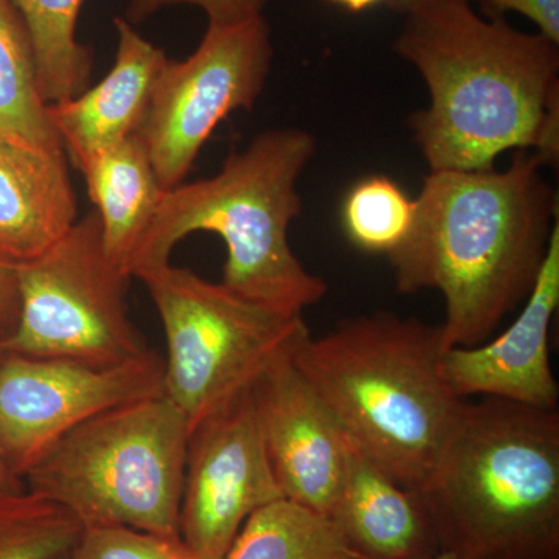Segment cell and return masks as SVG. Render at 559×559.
I'll list each match as a JSON object with an SVG mask.
<instances>
[{
	"instance_id": "cell-1",
	"label": "cell",
	"mask_w": 559,
	"mask_h": 559,
	"mask_svg": "<svg viewBox=\"0 0 559 559\" xmlns=\"http://www.w3.org/2000/svg\"><path fill=\"white\" fill-rule=\"evenodd\" d=\"M393 50L414 66L428 108L409 127L429 171L489 170L507 151L559 154V46L481 17L465 0L404 13Z\"/></svg>"
},
{
	"instance_id": "cell-2",
	"label": "cell",
	"mask_w": 559,
	"mask_h": 559,
	"mask_svg": "<svg viewBox=\"0 0 559 559\" xmlns=\"http://www.w3.org/2000/svg\"><path fill=\"white\" fill-rule=\"evenodd\" d=\"M543 160L518 151L506 170L429 171L414 226L389 257L401 294H443L444 347H474L524 304L558 221Z\"/></svg>"
},
{
	"instance_id": "cell-3",
	"label": "cell",
	"mask_w": 559,
	"mask_h": 559,
	"mask_svg": "<svg viewBox=\"0 0 559 559\" xmlns=\"http://www.w3.org/2000/svg\"><path fill=\"white\" fill-rule=\"evenodd\" d=\"M415 492L452 557L559 559V412L463 401Z\"/></svg>"
},
{
	"instance_id": "cell-4",
	"label": "cell",
	"mask_w": 559,
	"mask_h": 559,
	"mask_svg": "<svg viewBox=\"0 0 559 559\" xmlns=\"http://www.w3.org/2000/svg\"><path fill=\"white\" fill-rule=\"evenodd\" d=\"M441 326L392 312L311 333L293 362L364 454L417 491L436 465L463 401L443 373Z\"/></svg>"
},
{
	"instance_id": "cell-5",
	"label": "cell",
	"mask_w": 559,
	"mask_h": 559,
	"mask_svg": "<svg viewBox=\"0 0 559 559\" xmlns=\"http://www.w3.org/2000/svg\"><path fill=\"white\" fill-rule=\"evenodd\" d=\"M316 153L318 142L308 131L267 130L231 153L212 178L164 191L131 278L168 263L183 238L209 231L226 246V288L272 310L304 314L329 290L289 245L290 224L301 213L297 183Z\"/></svg>"
},
{
	"instance_id": "cell-6",
	"label": "cell",
	"mask_w": 559,
	"mask_h": 559,
	"mask_svg": "<svg viewBox=\"0 0 559 559\" xmlns=\"http://www.w3.org/2000/svg\"><path fill=\"white\" fill-rule=\"evenodd\" d=\"M190 428L167 396L135 401L62 437L25 476L83 528L123 525L180 538Z\"/></svg>"
},
{
	"instance_id": "cell-7",
	"label": "cell",
	"mask_w": 559,
	"mask_h": 559,
	"mask_svg": "<svg viewBox=\"0 0 559 559\" xmlns=\"http://www.w3.org/2000/svg\"><path fill=\"white\" fill-rule=\"evenodd\" d=\"M134 278L148 290L167 340L165 396L190 430L252 389L310 334L304 314L263 307L170 261Z\"/></svg>"
},
{
	"instance_id": "cell-8",
	"label": "cell",
	"mask_w": 559,
	"mask_h": 559,
	"mask_svg": "<svg viewBox=\"0 0 559 559\" xmlns=\"http://www.w3.org/2000/svg\"><path fill=\"white\" fill-rule=\"evenodd\" d=\"M130 280L106 255L92 210L47 252L17 266L20 318L0 347L98 366L142 355L148 347L124 299Z\"/></svg>"
},
{
	"instance_id": "cell-9",
	"label": "cell",
	"mask_w": 559,
	"mask_h": 559,
	"mask_svg": "<svg viewBox=\"0 0 559 559\" xmlns=\"http://www.w3.org/2000/svg\"><path fill=\"white\" fill-rule=\"evenodd\" d=\"M272 58L264 16L209 24L190 57L168 58L138 131L164 191L186 182L201 150L230 114L253 109L270 79Z\"/></svg>"
},
{
	"instance_id": "cell-10",
	"label": "cell",
	"mask_w": 559,
	"mask_h": 559,
	"mask_svg": "<svg viewBox=\"0 0 559 559\" xmlns=\"http://www.w3.org/2000/svg\"><path fill=\"white\" fill-rule=\"evenodd\" d=\"M160 395L164 356L154 349L108 366L5 352L0 359V460L24 481L62 437L84 423Z\"/></svg>"
},
{
	"instance_id": "cell-11",
	"label": "cell",
	"mask_w": 559,
	"mask_h": 559,
	"mask_svg": "<svg viewBox=\"0 0 559 559\" xmlns=\"http://www.w3.org/2000/svg\"><path fill=\"white\" fill-rule=\"evenodd\" d=\"M252 389L190 430L179 533L204 559H224L257 510L285 499L272 471Z\"/></svg>"
},
{
	"instance_id": "cell-12",
	"label": "cell",
	"mask_w": 559,
	"mask_h": 559,
	"mask_svg": "<svg viewBox=\"0 0 559 559\" xmlns=\"http://www.w3.org/2000/svg\"><path fill=\"white\" fill-rule=\"evenodd\" d=\"M290 353L253 385L261 432L283 498L330 518L344 477L345 433Z\"/></svg>"
},
{
	"instance_id": "cell-13",
	"label": "cell",
	"mask_w": 559,
	"mask_h": 559,
	"mask_svg": "<svg viewBox=\"0 0 559 559\" xmlns=\"http://www.w3.org/2000/svg\"><path fill=\"white\" fill-rule=\"evenodd\" d=\"M559 307V223L518 319L492 341L447 349L443 373L460 400L495 399L558 411L549 334Z\"/></svg>"
},
{
	"instance_id": "cell-14",
	"label": "cell",
	"mask_w": 559,
	"mask_h": 559,
	"mask_svg": "<svg viewBox=\"0 0 559 559\" xmlns=\"http://www.w3.org/2000/svg\"><path fill=\"white\" fill-rule=\"evenodd\" d=\"M114 27L119 38L116 60L105 79L69 100L49 105L51 127L79 171L102 151L138 134L168 60L124 17H116Z\"/></svg>"
},
{
	"instance_id": "cell-15",
	"label": "cell",
	"mask_w": 559,
	"mask_h": 559,
	"mask_svg": "<svg viewBox=\"0 0 559 559\" xmlns=\"http://www.w3.org/2000/svg\"><path fill=\"white\" fill-rule=\"evenodd\" d=\"M330 520L364 559H432L441 551L417 492L396 484L347 436Z\"/></svg>"
},
{
	"instance_id": "cell-16",
	"label": "cell",
	"mask_w": 559,
	"mask_h": 559,
	"mask_svg": "<svg viewBox=\"0 0 559 559\" xmlns=\"http://www.w3.org/2000/svg\"><path fill=\"white\" fill-rule=\"evenodd\" d=\"M64 150H38L0 138V257L38 259L79 221Z\"/></svg>"
},
{
	"instance_id": "cell-17",
	"label": "cell",
	"mask_w": 559,
	"mask_h": 559,
	"mask_svg": "<svg viewBox=\"0 0 559 559\" xmlns=\"http://www.w3.org/2000/svg\"><path fill=\"white\" fill-rule=\"evenodd\" d=\"M109 260L131 278L135 253L159 207L162 189L138 134L92 157L83 170Z\"/></svg>"
},
{
	"instance_id": "cell-18",
	"label": "cell",
	"mask_w": 559,
	"mask_h": 559,
	"mask_svg": "<svg viewBox=\"0 0 559 559\" xmlns=\"http://www.w3.org/2000/svg\"><path fill=\"white\" fill-rule=\"evenodd\" d=\"M0 138L62 150L40 94L31 36L13 0H0Z\"/></svg>"
},
{
	"instance_id": "cell-19",
	"label": "cell",
	"mask_w": 559,
	"mask_h": 559,
	"mask_svg": "<svg viewBox=\"0 0 559 559\" xmlns=\"http://www.w3.org/2000/svg\"><path fill=\"white\" fill-rule=\"evenodd\" d=\"M13 2L31 36L44 100L49 105L69 100L86 90L94 70V57L76 35L84 0Z\"/></svg>"
},
{
	"instance_id": "cell-20",
	"label": "cell",
	"mask_w": 559,
	"mask_h": 559,
	"mask_svg": "<svg viewBox=\"0 0 559 559\" xmlns=\"http://www.w3.org/2000/svg\"><path fill=\"white\" fill-rule=\"evenodd\" d=\"M224 559H364L330 518L278 499L242 525Z\"/></svg>"
},
{
	"instance_id": "cell-21",
	"label": "cell",
	"mask_w": 559,
	"mask_h": 559,
	"mask_svg": "<svg viewBox=\"0 0 559 559\" xmlns=\"http://www.w3.org/2000/svg\"><path fill=\"white\" fill-rule=\"evenodd\" d=\"M83 525L58 503L28 491H0V559H69Z\"/></svg>"
},
{
	"instance_id": "cell-22",
	"label": "cell",
	"mask_w": 559,
	"mask_h": 559,
	"mask_svg": "<svg viewBox=\"0 0 559 559\" xmlns=\"http://www.w3.org/2000/svg\"><path fill=\"white\" fill-rule=\"evenodd\" d=\"M414 219V198L384 175L360 179L342 204V227L353 246L388 259L409 237Z\"/></svg>"
},
{
	"instance_id": "cell-23",
	"label": "cell",
	"mask_w": 559,
	"mask_h": 559,
	"mask_svg": "<svg viewBox=\"0 0 559 559\" xmlns=\"http://www.w3.org/2000/svg\"><path fill=\"white\" fill-rule=\"evenodd\" d=\"M72 559H204L182 538L123 525L84 528Z\"/></svg>"
},
{
	"instance_id": "cell-24",
	"label": "cell",
	"mask_w": 559,
	"mask_h": 559,
	"mask_svg": "<svg viewBox=\"0 0 559 559\" xmlns=\"http://www.w3.org/2000/svg\"><path fill=\"white\" fill-rule=\"evenodd\" d=\"M267 0H128L124 20L138 27L160 10L191 5L204 11L209 24H237L264 16Z\"/></svg>"
},
{
	"instance_id": "cell-25",
	"label": "cell",
	"mask_w": 559,
	"mask_h": 559,
	"mask_svg": "<svg viewBox=\"0 0 559 559\" xmlns=\"http://www.w3.org/2000/svg\"><path fill=\"white\" fill-rule=\"evenodd\" d=\"M488 16L514 11L538 27V33L559 46V0H480Z\"/></svg>"
},
{
	"instance_id": "cell-26",
	"label": "cell",
	"mask_w": 559,
	"mask_h": 559,
	"mask_svg": "<svg viewBox=\"0 0 559 559\" xmlns=\"http://www.w3.org/2000/svg\"><path fill=\"white\" fill-rule=\"evenodd\" d=\"M20 318L17 266L0 257V345L9 341Z\"/></svg>"
},
{
	"instance_id": "cell-27",
	"label": "cell",
	"mask_w": 559,
	"mask_h": 559,
	"mask_svg": "<svg viewBox=\"0 0 559 559\" xmlns=\"http://www.w3.org/2000/svg\"><path fill=\"white\" fill-rule=\"evenodd\" d=\"M3 355H5V352L0 347V359ZM21 489H25L24 481L11 476L10 471L5 468L2 460H0V491H21Z\"/></svg>"
},
{
	"instance_id": "cell-28",
	"label": "cell",
	"mask_w": 559,
	"mask_h": 559,
	"mask_svg": "<svg viewBox=\"0 0 559 559\" xmlns=\"http://www.w3.org/2000/svg\"><path fill=\"white\" fill-rule=\"evenodd\" d=\"M326 2L340 5L342 9L349 11V13H362V11L371 9L381 2H389V0H326Z\"/></svg>"
},
{
	"instance_id": "cell-29",
	"label": "cell",
	"mask_w": 559,
	"mask_h": 559,
	"mask_svg": "<svg viewBox=\"0 0 559 559\" xmlns=\"http://www.w3.org/2000/svg\"><path fill=\"white\" fill-rule=\"evenodd\" d=\"M433 2H444V0H389V7L392 10L399 11V13H406L415 7L426 5V3ZM465 2H471V0H465Z\"/></svg>"
},
{
	"instance_id": "cell-30",
	"label": "cell",
	"mask_w": 559,
	"mask_h": 559,
	"mask_svg": "<svg viewBox=\"0 0 559 559\" xmlns=\"http://www.w3.org/2000/svg\"><path fill=\"white\" fill-rule=\"evenodd\" d=\"M432 559H457L455 557H452V555L447 554V551H440L439 555H436Z\"/></svg>"
},
{
	"instance_id": "cell-31",
	"label": "cell",
	"mask_w": 559,
	"mask_h": 559,
	"mask_svg": "<svg viewBox=\"0 0 559 559\" xmlns=\"http://www.w3.org/2000/svg\"><path fill=\"white\" fill-rule=\"evenodd\" d=\"M69 559H72V558H69Z\"/></svg>"
}]
</instances>
